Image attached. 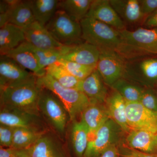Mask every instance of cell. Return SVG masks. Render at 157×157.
I'll return each mask as SVG.
<instances>
[{"mask_svg":"<svg viewBox=\"0 0 157 157\" xmlns=\"http://www.w3.org/2000/svg\"><path fill=\"white\" fill-rule=\"evenodd\" d=\"M82 38L100 51L118 52L122 44L119 31L97 20L86 17L80 21Z\"/></svg>","mask_w":157,"mask_h":157,"instance_id":"obj_3","label":"cell"},{"mask_svg":"<svg viewBox=\"0 0 157 157\" xmlns=\"http://www.w3.org/2000/svg\"><path fill=\"white\" fill-rule=\"evenodd\" d=\"M37 78L34 75L25 81L0 89L1 107L18 109L39 116L38 101L41 87Z\"/></svg>","mask_w":157,"mask_h":157,"instance_id":"obj_1","label":"cell"},{"mask_svg":"<svg viewBox=\"0 0 157 157\" xmlns=\"http://www.w3.org/2000/svg\"><path fill=\"white\" fill-rule=\"evenodd\" d=\"M24 31L9 23L0 29V54L5 55L25 42Z\"/></svg>","mask_w":157,"mask_h":157,"instance_id":"obj_23","label":"cell"},{"mask_svg":"<svg viewBox=\"0 0 157 157\" xmlns=\"http://www.w3.org/2000/svg\"><path fill=\"white\" fill-rule=\"evenodd\" d=\"M57 63L62 65L70 74L80 81L86 78L96 69V68L93 67L63 59H60Z\"/></svg>","mask_w":157,"mask_h":157,"instance_id":"obj_32","label":"cell"},{"mask_svg":"<svg viewBox=\"0 0 157 157\" xmlns=\"http://www.w3.org/2000/svg\"><path fill=\"white\" fill-rule=\"evenodd\" d=\"M26 42L41 49H59L63 45L52 36L45 26L35 21L25 30Z\"/></svg>","mask_w":157,"mask_h":157,"instance_id":"obj_15","label":"cell"},{"mask_svg":"<svg viewBox=\"0 0 157 157\" xmlns=\"http://www.w3.org/2000/svg\"><path fill=\"white\" fill-rule=\"evenodd\" d=\"M5 55L10 57L23 68L33 73L38 78L42 77L46 74V70L40 67L36 56L29 48L26 42Z\"/></svg>","mask_w":157,"mask_h":157,"instance_id":"obj_20","label":"cell"},{"mask_svg":"<svg viewBox=\"0 0 157 157\" xmlns=\"http://www.w3.org/2000/svg\"><path fill=\"white\" fill-rule=\"evenodd\" d=\"M0 157H18L17 150L11 147L1 146Z\"/></svg>","mask_w":157,"mask_h":157,"instance_id":"obj_37","label":"cell"},{"mask_svg":"<svg viewBox=\"0 0 157 157\" xmlns=\"http://www.w3.org/2000/svg\"><path fill=\"white\" fill-rule=\"evenodd\" d=\"M142 27L147 29H157V10L147 17Z\"/></svg>","mask_w":157,"mask_h":157,"instance_id":"obj_36","label":"cell"},{"mask_svg":"<svg viewBox=\"0 0 157 157\" xmlns=\"http://www.w3.org/2000/svg\"><path fill=\"white\" fill-rule=\"evenodd\" d=\"M109 2L126 26H143L147 17L141 11L139 0H109Z\"/></svg>","mask_w":157,"mask_h":157,"instance_id":"obj_14","label":"cell"},{"mask_svg":"<svg viewBox=\"0 0 157 157\" xmlns=\"http://www.w3.org/2000/svg\"><path fill=\"white\" fill-rule=\"evenodd\" d=\"M59 1H30L31 9L36 21L45 26L54 16L59 9Z\"/></svg>","mask_w":157,"mask_h":157,"instance_id":"obj_25","label":"cell"},{"mask_svg":"<svg viewBox=\"0 0 157 157\" xmlns=\"http://www.w3.org/2000/svg\"><path fill=\"white\" fill-rule=\"evenodd\" d=\"M14 128L0 125V144L5 147H11L13 141Z\"/></svg>","mask_w":157,"mask_h":157,"instance_id":"obj_34","label":"cell"},{"mask_svg":"<svg viewBox=\"0 0 157 157\" xmlns=\"http://www.w3.org/2000/svg\"><path fill=\"white\" fill-rule=\"evenodd\" d=\"M18 157H66L54 140L43 135L28 148L17 150Z\"/></svg>","mask_w":157,"mask_h":157,"instance_id":"obj_19","label":"cell"},{"mask_svg":"<svg viewBox=\"0 0 157 157\" xmlns=\"http://www.w3.org/2000/svg\"><path fill=\"white\" fill-rule=\"evenodd\" d=\"M37 81L40 86L49 90L59 98L71 121L81 114L90 104L89 99L83 93L75 89L64 87L48 73L38 78Z\"/></svg>","mask_w":157,"mask_h":157,"instance_id":"obj_4","label":"cell"},{"mask_svg":"<svg viewBox=\"0 0 157 157\" xmlns=\"http://www.w3.org/2000/svg\"><path fill=\"white\" fill-rule=\"evenodd\" d=\"M93 0L59 1V9L64 11L72 19L80 22L86 17Z\"/></svg>","mask_w":157,"mask_h":157,"instance_id":"obj_27","label":"cell"},{"mask_svg":"<svg viewBox=\"0 0 157 157\" xmlns=\"http://www.w3.org/2000/svg\"><path fill=\"white\" fill-rule=\"evenodd\" d=\"M34 74L7 55L0 56V89L25 81Z\"/></svg>","mask_w":157,"mask_h":157,"instance_id":"obj_12","label":"cell"},{"mask_svg":"<svg viewBox=\"0 0 157 157\" xmlns=\"http://www.w3.org/2000/svg\"><path fill=\"white\" fill-rule=\"evenodd\" d=\"M86 17L97 20L118 31L127 29L109 0H93Z\"/></svg>","mask_w":157,"mask_h":157,"instance_id":"obj_13","label":"cell"},{"mask_svg":"<svg viewBox=\"0 0 157 157\" xmlns=\"http://www.w3.org/2000/svg\"><path fill=\"white\" fill-rule=\"evenodd\" d=\"M122 157H132L130 156L127 155H123L122 156Z\"/></svg>","mask_w":157,"mask_h":157,"instance_id":"obj_40","label":"cell"},{"mask_svg":"<svg viewBox=\"0 0 157 157\" xmlns=\"http://www.w3.org/2000/svg\"><path fill=\"white\" fill-rule=\"evenodd\" d=\"M123 78L153 89L157 83V55L142 56L125 60Z\"/></svg>","mask_w":157,"mask_h":157,"instance_id":"obj_6","label":"cell"},{"mask_svg":"<svg viewBox=\"0 0 157 157\" xmlns=\"http://www.w3.org/2000/svg\"><path fill=\"white\" fill-rule=\"evenodd\" d=\"M155 88L156 90V91L157 92V83L156 85L155 86Z\"/></svg>","mask_w":157,"mask_h":157,"instance_id":"obj_41","label":"cell"},{"mask_svg":"<svg viewBox=\"0 0 157 157\" xmlns=\"http://www.w3.org/2000/svg\"><path fill=\"white\" fill-rule=\"evenodd\" d=\"M44 135L42 129L31 128H14L11 148L22 150L33 145Z\"/></svg>","mask_w":157,"mask_h":157,"instance_id":"obj_26","label":"cell"},{"mask_svg":"<svg viewBox=\"0 0 157 157\" xmlns=\"http://www.w3.org/2000/svg\"><path fill=\"white\" fill-rule=\"evenodd\" d=\"M45 70L46 73L64 87L78 90L80 80L72 76L58 63L48 66Z\"/></svg>","mask_w":157,"mask_h":157,"instance_id":"obj_30","label":"cell"},{"mask_svg":"<svg viewBox=\"0 0 157 157\" xmlns=\"http://www.w3.org/2000/svg\"><path fill=\"white\" fill-rule=\"evenodd\" d=\"M106 86L96 69L89 76L80 81L78 90L84 94L90 101L105 104L108 96Z\"/></svg>","mask_w":157,"mask_h":157,"instance_id":"obj_16","label":"cell"},{"mask_svg":"<svg viewBox=\"0 0 157 157\" xmlns=\"http://www.w3.org/2000/svg\"><path fill=\"white\" fill-rule=\"evenodd\" d=\"M140 9L147 17L157 10V0H139Z\"/></svg>","mask_w":157,"mask_h":157,"instance_id":"obj_35","label":"cell"},{"mask_svg":"<svg viewBox=\"0 0 157 157\" xmlns=\"http://www.w3.org/2000/svg\"><path fill=\"white\" fill-rule=\"evenodd\" d=\"M109 118L105 104L90 101L81 113L80 121L87 128L89 136H92Z\"/></svg>","mask_w":157,"mask_h":157,"instance_id":"obj_17","label":"cell"},{"mask_svg":"<svg viewBox=\"0 0 157 157\" xmlns=\"http://www.w3.org/2000/svg\"><path fill=\"white\" fill-rule=\"evenodd\" d=\"M118 149L117 145H113L107 149L102 154L101 157H119Z\"/></svg>","mask_w":157,"mask_h":157,"instance_id":"obj_39","label":"cell"},{"mask_svg":"<svg viewBox=\"0 0 157 157\" xmlns=\"http://www.w3.org/2000/svg\"><path fill=\"white\" fill-rule=\"evenodd\" d=\"M38 116L18 109L1 107L0 123L12 128L40 129Z\"/></svg>","mask_w":157,"mask_h":157,"instance_id":"obj_18","label":"cell"},{"mask_svg":"<svg viewBox=\"0 0 157 157\" xmlns=\"http://www.w3.org/2000/svg\"><path fill=\"white\" fill-rule=\"evenodd\" d=\"M36 21L31 9L30 1H19L9 11V23L23 30Z\"/></svg>","mask_w":157,"mask_h":157,"instance_id":"obj_24","label":"cell"},{"mask_svg":"<svg viewBox=\"0 0 157 157\" xmlns=\"http://www.w3.org/2000/svg\"><path fill=\"white\" fill-rule=\"evenodd\" d=\"M26 43L29 48L36 56L42 69L45 70L48 66L56 63L61 59L62 48L59 49H41L34 47L27 42Z\"/></svg>","mask_w":157,"mask_h":157,"instance_id":"obj_31","label":"cell"},{"mask_svg":"<svg viewBox=\"0 0 157 157\" xmlns=\"http://www.w3.org/2000/svg\"><path fill=\"white\" fill-rule=\"evenodd\" d=\"M122 44L117 53L125 60L146 55H157V29L143 27L119 31Z\"/></svg>","mask_w":157,"mask_h":157,"instance_id":"obj_2","label":"cell"},{"mask_svg":"<svg viewBox=\"0 0 157 157\" xmlns=\"http://www.w3.org/2000/svg\"><path fill=\"white\" fill-rule=\"evenodd\" d=\"M100 51L96 69L104 83L111 87L118 80L123 78L125 60L114 51Z\"/></svg>","mask_w":157,"mask_h":157,"instance_id":"obj_9","label":"cell"},{"mask_svg":"<svg viewBox=\"0 0 157 157\" xmlns=\"http://www.w3.org/2000/svg\"><path fill=\"white\" fill-rule=\"evenodd\" d=\"M61 50L60 59L96 68L100 51L95 46L83 42L71 46H63Z\"/></svg>","mask_w":157,"mask_h":157,"instance_id":"obj_11","label":"cell"},{"mask_svg":"<svg viewBox=\"0 0 157 157\" xmlns=\"http://www.w3.org/2000/svg\"><path fill=\"white\" fill-rule=\"evenodd\" d=\"M89 133L86 127L81 121L73 124L71 131V138L73 149L78 157H83L87 148Z\"/></svg>","mask_w":157,"mask_h":157,"instance_id":"obj_28","label":"cell"},{"mask_svg":"<svg viewBox=\"0 0 157 157\" xmlns=\"http://www.w3.org/2000/svg\"><path fill=\"white\" fill-rule=\"evenodd\" d=\"M126 112L131 129L145 130L157 134V113L147 109L140 102H126Z\"/></svg>","mask_w":157,"mask_h":157,"instance_id":"obj_10","label":"cell"},{"mask_svg":"<svg viewBox=\"0 0 157 157\" xmlns=\"http://www.w3.org/2000/svg\"><path fill=\"white\" fill-rule=\"evenodd\" d=\"M122 96L126 102H139L144 89L122 78L111 87Z\"/></svg>","mask_w":157,"mask_h":157,"instance_id":"obj_29","label":"cell"},{"mask_svg":"<svg viewBox=\"0 0 157 157\" xmlns=\"http://www.w3.org/2000/svg\"><path fill=\"white\" fill-rule=\"evenodd\" d=\"M126 141L130 148L157 155V134L145 130L131 129Z\"/></svg>","mask_w":157,"mask_h":157,"instance_id":"obj_21","label":"cell"},{"mask_svg":"<svg viewBox=\"0 0 157 157\" xmlns=\"http://www.w3.org/2000/svg\"><path fill=\"white\" fill-rule=\"evenodd\" d=\"M124 155L132 157H157V155L145 153L130 148Z\"/></svg>","mask_w":157,"mask_h":157,"instance_id":"obj_38","label":"cell"},{"mask_svg":"<svg viewBox=\"0 0 157 157\" xmlns=\"http://www.w3.org/2000/svg\"><path fill=\"white\" fill-rule=\"evenodd\" d=\"M105 104L110 118L123 132H130L131 129L128 124L126 112V101L120 94L113 90L108 95Z\"/></svg>","mask_w":157,"mask_h":157,"instance_id":"obj_22","label":"cell"},{"mask_svg":"<svg viewBox=\"0 0 157 157\" xmlns=\"http://www.w3.org/2000/svg\"><path fill=\"white\" fill-rule=\"evenodd\" d=\"M122 131L111 118L100 128L89 140L83 157H101L107 148L117 145Z\"/></svg>","mask_w":157,"mask_h":157,"instance_id":"obj_8","label":"cell"},{"mask_svg":"<svg viewBox=\"0 0 157 157\" xmlns=\"http://www.w3.org/2000/svg\"><path fill=\"white\" fill-rule=\"evenodd\" d=\"M147 109L157 113V92L153 88H146L139 101Z\"/></svg>","mask_w":157,"mask_h":157,"instance_id":"obj_33","label":"cell"},{"mask_svg":"<svg viewBox=\"0 0 157 157\" xmlns=\"http://www.w3.org/2000/svg\"><path fill=\"white\" fill-rule=\"evenodd\" d=\"M38 107L56 131L60 134L64 133L68 113L59 98L49 90L41 87Z\"/></svg>","mask_w":157,"mask_h":157,"instance_id":"obj_7","label":"cell"},{"mask_svg":"<svg viewBox=\"0 0 157 157\" xmlns=\"http://www.w3.org/2000/svg\"><path fill=\"white\" fill-rule=\"evenodd\" d=\"M45 26L54 39L63 46H71L84 42L82 38L80 22L72 19L60 9Z\"/></svg>","mask_w":157,"mask_h":157,"instance_id":"obj_5","label":"cell"}]
</instances>
